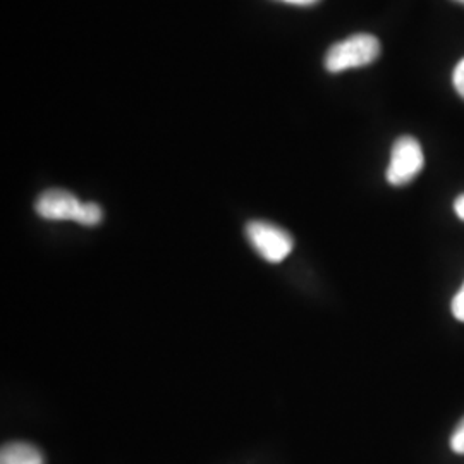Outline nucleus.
I'll return each instance as SVG.
<instances>
[{"label":"nucleus","mask_w":464,"mask_h":464,"mask_svg":"<svg viewBox=\"0 0 464 464\" xmlns=\"http://www.w3.org/2000/svg\"><path fill=\"white\" fill-rule=\"evenodd\" d=\"M450 449L456 454H463L464 456V418L459 421V425L456 427V430L450 437Z\"/></svg>","instance_id":"6"},{"label":"nucleus","mask_w":464,"mask_h":464,"mask_svg":"<svg viewBox=\"0 0 464 464\" xmlns=\"http://www.w3.org/2000/svg\"><path fill=\"white\" fill-rule=\"evenodd\" d=\"M36 214L47 220H72L82 226H97L103 212L97 203H83L66 189H49L36 199Z\"/></svg>","instance_id":"1"},{"label":"nucleus","mask_w":464,"mask_h":464,"mask_svg":"<svg viewBox=\"0 0 464 464\" xmlns=\"http://www.w3.org/2000/svg\"><path fill=\"white\" fill-rule=\"evenodd\" d=\"M425 155L420 141L413 136H401L392 145L391 162L387 167V181L392 186H406L423 170Z\"/></svg>","instance_id":"3"},{"label":"nucleus","mask_w":464,"mask_h":464,"mask_svg":"<svg viewBox=\"0 0 464 464\" xmlns=\"http://www.w3.org/2000/svg\"><path fill=\"white\" fill-rule=\"evenodd\" d=\"M381 42L377 36L358 34L332 45L325 55V67L329 72H343L348 69L368 66L381 55Z\"/></svg>","instance_id":"2"},{"label":"nucleus","mask_w":464,"mask_h":464,"mask_svg":"<svg viewBox=\"0 0 464 464\" xmlns=\"http://www.w3.org/2000/svg\"><path fill=\"white\" fill-rule=\"evenodd\" d=\"M463 289H464V285H463Z\"/></svg>","instance_id":"12"},{"label":"nucleus","mask_w":464,"mask_h":464,"mask_svg":"<svg viewBox=\"0 0 464 464\" xmlns=\"http://www.w3.org/2000/svg\"><path fill=\"white\" fill-rule=\"evenodd\" d=\"M454 212L461 220H464V195H461L459 198L454 201Z\"/></svg>","instance_id":"9"},{"label":"nucleus","mask_w":464,"mask_h":464,"mask_svg":"<svg viewBox=\"0 0 464 464\" xmlns=\"http://www.w3.org/2000/svg\"><path fill=\"white\" fill-rule=\"evenodd\" d=\"M452 84L458 92V95L464 99V59H461L458 63V66L454 67V72H452Z\"/></svg>","instance_id":"7"},{"label":"nucleus","mask_w":464,"mask_h":464,"mask_svg":"<svg viewBox=\"0 0 464 464\" xmlns=\"http://www.w3.org/2000/svg\"><path fill=\"white\" fill-rule=\"evenodd\" d=\"M246 236L253 248L270 264H279L295 248V239L289 232L264 220L249 222L246 226Z\"/></svg>","instance_id":"4"},{"label":"nucleus","mask_w":464,"mask_h":464,"mask_svg":"<svg viewBox=\"0 0 464 464\" xmlns=\"http://www.w3.org/2000/svg\"><path fill=\"white\" fill-rule=\"evenodd\" d=\"M456 2H459V4H464V0H456Z\"/></svg>","instance_id":"11"},{"label":"nucleus","mask_w":464,"mask_h":464,"mask_svg":"<svg viewBox=\"0 0 464 464\" xmlns=\"http://www.w3.org/2000/svg\"><path fill=\"white\" fill-rule=\"evenodd\" d=\"M0 464H45V459L32 444L11 442L0 450Z\"/></svg>","instance_id":"5"},{"label":"nucleus","mask_w":464,"mask_h":464,"mask_svg":"<svg viewBox=\"0 0 464 464\" xmlns=\"http://www.w3.org/2000/svg\"><path fill=\"white\" fill-rule=\"evenodd\" d=\"M285 4H293V5H314L318 0H281Z\"/></svg>","instance_id":"10"},{"label":"nucleus","mask_w":464,"mask_h":464,"mask_svg":"<svg viewBox=\"0 0 464 464\" xmlns=\"http://www.w3.org/2000/svg\"><path fill=\"white\" fill-rule=\"evenodd\" d=\"M452 314L459 322H464V289L452 299Z\"/></svg>","instance_id":"8"}]
</instances>
